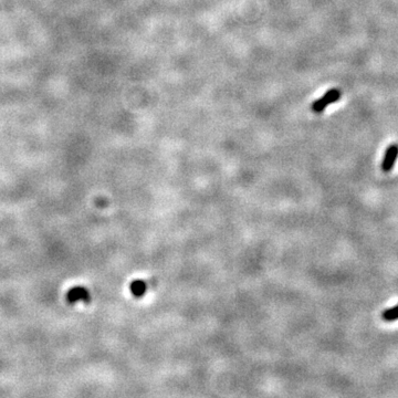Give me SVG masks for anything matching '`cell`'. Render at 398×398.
Masks as SVG:
<instances>
[{"instance_id": "6da1fadb", "label": "cell", "mask_w": 398, "mask_h": 398, "mask_svg": "<svg viewBox=\"0 0 398 398\" xmlns=\"http://www.w3.org/2000/svg\"><path fill=\"white\" fill-rule=\"evenodd\" d=\"M341 91L339 89H332L323 95L321 99H319L312 104V111L314 113H321L326 107L332 104V103L337 102L341 99Z\"/></svg>"}, {"instance_id": "7a4b0ae2", "label": "cell", "mask_w": 398, "mask_h": 398, "mask_svg": "<svg viewBox=\"0 0 398 398\" xmlns=\"http://www.w3.org/2000/svg\"><path fill=\"white\" fill-rule=\"evenodd\" d=\"M398 156V145L393 144L387 147L386 153H385L384 159L382 162V170L385 173H388L393 170L394 165Z\"/></svg>"}, {"instance_id": "3957f363", "label": "cell", "mask_w": 398, "mask_h": 398, "mask_svg": "<svg viewBox=\"0 0 398 398\" xmlns=\"http://www.w3.org/2000/svg\"><path fill=\"white\" fill-rule=\"evenodd\" d=\"M382 318L386 322H393V321H396V320H398V304L393 306V308H391V309L385 310L382 314Z\"/></svg>"}]
</instances>
